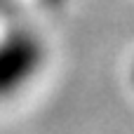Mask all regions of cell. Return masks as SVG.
Returning a JSON list of instances; mask_svg holds the SVG:
<instances>
[{"label": "cell", "instance_id": "obj_1", "mask_svg": "<svg viewBox=\"0 0 134 134\" xmlns=\"http://www.w3.org/2000/svg\"><path fill=\"white\" fill-rule=\"evenodd\" d=\"M45 64V42L28 28H12L0 38V99L21 92Z\"/></svg>", "mask_w": 134, "mask_h": 134}, {"label": "cell", "instance_id": "obj_2", "mask_svg": "<svg viewBox=\"0 0 134 134\" xmlns=\"http://www.w3.org/2000/svg\"><path fill=\"white\" fill-rule=\"evenodd\" d=\"M130 82H132V87H134V64H132V68H130Z\"/></svg>", "mask_w": 134, "mask_h": 134}]
</instances>
